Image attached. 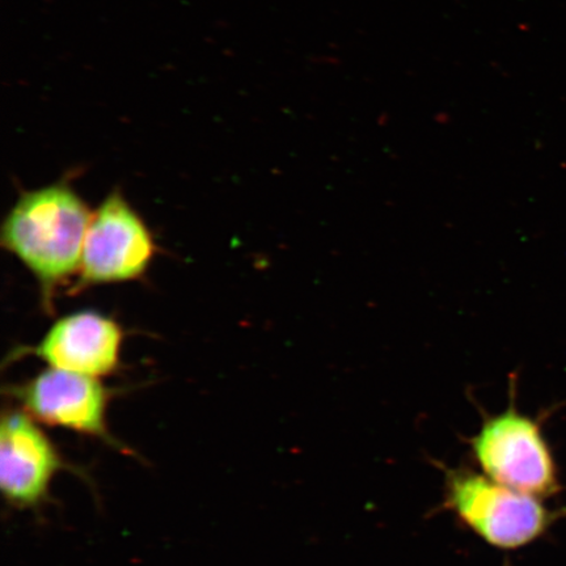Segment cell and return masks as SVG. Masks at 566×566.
Wrapping results in <instances>:
<instances>
[{"label": "cell", "instance_id": "1", "mask_svg": "<svg viewBox=\"0 0 566 566\" xmlns=\"http://www.w3.org/2000/svg\"><path fill=\"white\" fill-rule=\"evenodd\" d=\"M92 212L66 182L20 196L2 226V244L46 290L80 273Z\"/></svg>", "mask_w": 566, "mask_h": 566}, {"label": "cell", "instance_id": "2", "mask_svg": "<svg viewBox=\"0 0 566 566\" xmlns=\"http://www.w3.org/2000/svg\"><path fill=\"white\" fill-rule=\"evenodd\" d=\"M443 472L446 509L491 547H526L546 534L562 514L551 511L542 499L502 485L470 467Z\"/></svg>", "mask_w": 566, "mask_h": 566}, {"label": "cell", "instance_id": "7", "mask_svg": "<svg viewBox=\"0 0 566 566\" xmlns=\"http://www.w3.org/2000/svg\"><path fill=\"white\" fill-rule=\"evenodd\" d=\"M122 345L123 331L115 321L82 311L55 322L35 354L53 369L101 378L116 370Z\"/></svg>", "mask_w": 566, "mask_h": 566}, {"label": "cell", "instance_id": "4", "mask_svg": "<svg viewBox=\"0 0 566 566\" xmlns=\"http://www.w3.org/2000/svg\"><path fill=\"white\" fill-rule=\"evenodd\" d=\"M155 254L150 230L125 198L113 192L92 214L84 239L81 285L133 281Z\"/></svg>", "mask_w": 566, "mask_h": 566}, {"label": "cell", "instance_id": "3", "mask_svg": "<svg viewBox=\"0 0 566 566\" xmlns=\"http://www.w3.org/2000/svg\"><path fill=\"white\" fill-rule=\"evenodd\" d=\"M469 444L480 471L497 483L542 500L562 491L554 452L541 423L516 409L514 396L504 412L484 416Z\"/></svg>", "mask_w": 566, "mask_h": 566}, {"label": "cell", "instance_id": "6", "mask_svg": "<svg viewBox=\"0 0 566 566\" xmlns=\"http://www.w3.org/2000/svg\"><path fill=\"white\" fill-rule=\"evenodd\" d=\"M66 464L55 446L27 412L11 410L0 427V488L10 505L32 509L46 499Z\"/></svg>", "mask_w": 566, "mask_h": 566}, {"label": "cell", "instance_id": "5", "mask_svg": "<svg viewBox=\"0 0 566 566\" xmlns=\"http://www.w3.org/2000/svg\"><path fill=\"white\" fill-rule=\"evenodd\" d=\"M15 395L35 421L115 443L106 427L109 392L98 378L51 367Z\"/></svg>", "mask_w": 566, "mask_h": 566}]
</instances>
